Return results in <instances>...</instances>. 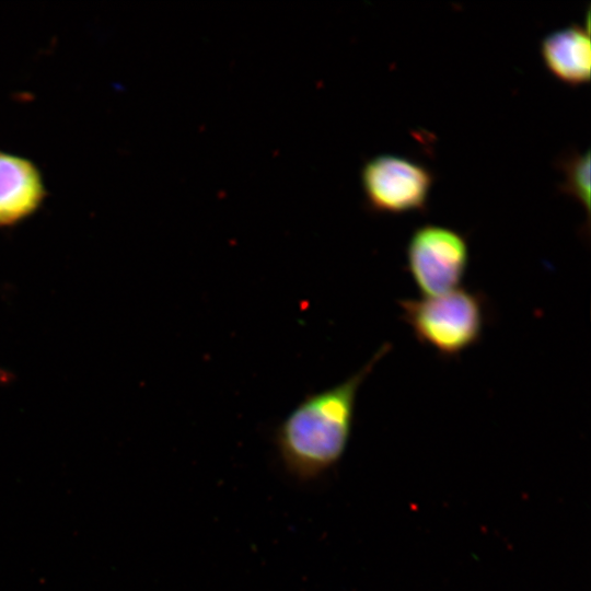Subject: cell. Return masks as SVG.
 <instances>
[{
    "label": "cell",
    "mask_w": 591,
    "mask_h": 591,
    "mask_svg": "<svg viewBox=\"0 0 591 591\" xmlns=\"http://www.w3.org/2000/svg\"><path fill=\"white\" fill-rule=\"evenodd\" d=\"M391 348L384 344L343 382L305 395L277 425L274 444L291 478L317 482L339 463L351 437L359 389Z\"/></svg>",
    "instance_id": "6da1fadb"
},
{
    "label": "cell",
    "mask_w": 591,
    "mask_h": 591,
    "mask_svg": "<svg viewBox=\"0 0 591 591\" xmlns=\"http://www.w3.org/2000/svg\"><path fill=\"white\" fill-rule=\"evenodd\" d=\"M401 320L421 345L444 359L460 357L483 337L487 322L486 298L457 288L420 299L398 300Z\"/></svg>",
    "instance_id": "7a4b0ae2"
},
{
    "label": "cell",
    "mask_w": 591,
    "mask_h": 591,
    "mask_svg": "<svg viewBox=\"0 0 591 591\" xmlns=\"http://www.w3.org/2000/svg\"><path fill=\"white\" fill-rule=\"evenodd\" d=\"M468 262V243L453 229L425 224L416 229L408 240L406 269L424 297L457 289Z\"/></svg>",
    "instance_id": "3957f363"
},
{
    "label": "cell",
    "mask_w": 591,
    "mask_h": 591,
    "mask_svg": "<svg viewBox=\"0 0 591 591\" xmlns=\"http://www.w3.org/2000/svg\"><path fill=\"white\" fill-rule=\"evenodd\" d=\"M361 181L373 211L402 213L426 208L432 175L412 160L381 154L363 165Z\"/></svg>",
    "instance_id": "277c9868"
},
{
    "label": "cell",
    "mask_w": 591,
    "mask_h": 591,
    "mask_svg": "<svg viewBox=\"0 0 591 591\" xmlns=\"http://www.w3.org/2000/svg\"><path fill=\"white\" fill-rule=\"evenodd\" d=\"M46 196L42 173L34 162L0 151V228L15 225L33 216Z\"/></svg>",
    "instance_id": "5b68a950"
},
{
    "label": "cell",
    "mask_w": 591,
    "mask_h": 591,
    "mask_svg": "<svg viewBox=\"0 0 591 591\" xmlns=\"http://www.w3.org/2000/svg\"><path fill=\"white\" fill-rule=\"evenodd\" d=\"M541 55L547 69L569 84L589 81L591 48L589 31L578 24L559 28L541 42Z\"/></svg>",
    "instance_id": "8992f818"
},
{
    "label": "cell",
    "mask_w": 591,
    "mask_h": 591,
    "mask_svg": "<svg viewBox=\"0 0 591 591\" xmlns=\"http://www.w3.org/2000/svg\"><path fill=\"white\" fill-rule=\"evenodd\" d=\"M559 167L563 169L565 178L560 184L563 193L572 196L579 201L586 211L590 210V152H571L564 158Z\"/></svg>",
    "instance_id": "52a82bcc"
}]
</instances>
